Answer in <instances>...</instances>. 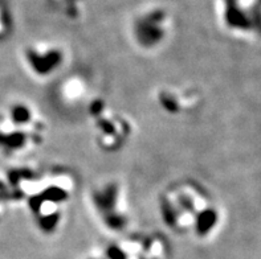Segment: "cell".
<instances>
[{
  "label": "cell",
  "mask_w": 261,
  "mask_h": 259,
  "mask_svg": "<svg viewBox=\"0 0 261 259\" xmlns=\"http://www.w3.org/2000/svg\"><path fill=\"white\" fill-rule=\"evenodd\" d=\"M204 201V196L191 182H184L171 186L162 197V213L170 227L176 230H188L196 226L206 231L213 225L215 212L207 211L199 205Z\"/></svg>",
  "instance_id": "cell-1"
},
{
  "label": "cell",
  "mask_w": 261,
  "mask_h": 259,
  "mask_svg": "<svg viewBox=\"0 0 261 259\" xmlns=\"http://www.w3.org/2000/svg\"><path fill=\"white\" fill-rule=\"evenodd\" d=\"M27 64L33 73L48 76L57 69L62 61L60 50L48 45H35L27 50Z\"/></svg>",
  "instance_id": "cell-2"
}]
</instances>
